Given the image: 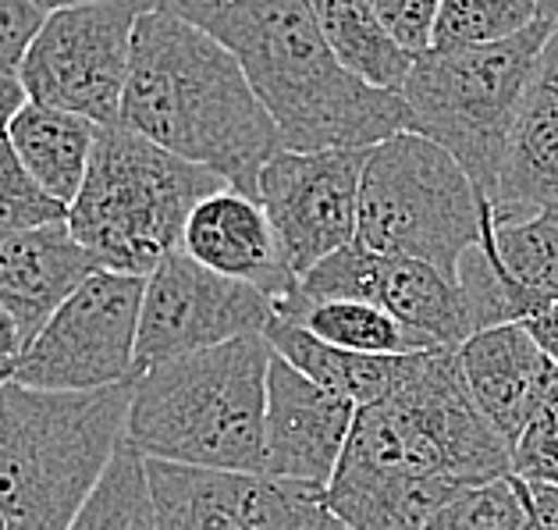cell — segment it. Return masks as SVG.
I'll use <instances>...</instances> for the list:
<instances>
[{
	"label": "cell",
	"instance_id": "6da1fadb",
	"mask_svg": "<svg viewBox=\"0 0 558 530\" xmlns=\"http://www.w3.org/2000/svg\"><path fill=\"white\" fill-rule=\"evenodd\" d=\"M512 473V448L476 406L459 349H427L395 396L360 406L328 509L349 530H424L456 487Z\"/></svg>",
	"mask_w": 558,
	"mask_h": 530
},
{
	"label": "cell",
	"instance_id": "7a4b0ae2",
	"mask_svg": "<svg viewBox=\"0 0 558 530\" xmlns=\"http://www.w3.org/2000/svg\"><path fill=\"white\" fill-rule=\"evenodd\" d=\"M225 44L275 118L284 149H374L410 132L402 93L338 64L313 0H154Z\"/></svg>",
	"mask_w": 558,
	"mask_h": 530
},
{
	"label": "cell",
	"instance_id": "3957f363",
	"mask_svg": "<svg viewBox=\"0 0 558 530\" xmlns=\"http://www.w3.org/2000/svg\"><path fill=\"white\" fill-rule=\"evenodd\" d=\"M118 125L221 174L246 196L260 193L264 168L284 149L235 53L165 8H149L135 22Z\"/></svg>",
	"mask_w": 558,
	"mask_h": 530
},
{
	"label": "cell",
	"instance_id": "277c9868",
	"mask_svg": "<svg viewBox=\"0 0 558 530\" xmlns=\"http://www.w3.org/2000/svg\"><path fill=\"white\" fill-rule=\"evenodd\" d=\"M270 360V338L246 335L140 374L125 438L160 463L264 473Z\"/></svg>",
	"mask_w": 558,
	"mask_h": 530
},
{
	"label": "cell",
	"instance_id": "5b68a950",
	"mask_svg": "<svg viewBox=\"0 0 558 530\" xmlns=\"http://www.w3.org/2000/svg\"><path fill=\"white\" fill-rule=\"evenodd\" d=\"M132 385L75 396L0 385V530H68L125 438Z\"/></svg>",
	"mask_w": 558,
	"mask_h": 530
},
{
	"label": "cell",
	"instance_id": "8992f818",
	"mask_svg": "<svg viewBox=\"0 0 558 530\" xmlns=\"http://www.w3.org/2000/svg\"><path fill=\"white\" fill-rule=\"evenodd\" d=\"M221 189H228L221 174L189 165L125 125H107L83 193L68 207V228L104 270L149 278L182 250L193 210Z\"/></svg>",
	"mask_w": 558,
	"mask_h": 530
},
{
	"label": "cell",
	"instance_id": "52a82bcc",
	"mask_svg": "<svg viewBox=\"0 0 558 530\" xmlns=\"http://www.w3.org/2000/svg\"><path fill=\"white\" fill-rule=\"evenodd\" d=\"M551 29L555 22L544 19L492 47L430 50L416 58L402 89L410 104V132L445 146L487 203L498 196L515 115Z\"/></svg>",
	"mask_w": 558,
	"mask_h": 530
},
{
	"label": "cell",
	"instance_id": "ba28073f",
	"mask_svg": "<svg viewBox=\"0 0 558 530\" xmlns=\"http://www.w3.org/2000/svg\"><path fill=\"white\" fill-rule=\"evenodd\" d=\"M492 203L466 168L420 132L371 149L360 189V242L380 256H410L459 281V261L484 242Z\"/></svg>",
	"mask_w": 558,
	"mask_h": 530
},
{
	"label": "cell",
	"instance_id": "9c48e42d",
	"mask_svg": "<svg viewBox=\"0 0 558 530\" xmlns=\"http://www.w3.org/2000/svg\"><path fill=\"white\" fill-rule=\"evenodd\" d=\"M143 292L146 278L100 267L22 349L4 382L53 396L104 392L135 382Z\"/></svg>",
	"mask_w": 558,
	"mask_h": 530
},
{
	"label": "cell",
	"instance_id": "30bf717a",
	"mask_svg": "<svg viewBox=\"0 0 558 530\" xmlns=\"http://www.w3.org/2000/svg\"><path fill=\"white\" fill-rule=\"evenodd\" d=\"M149 8L154 0H107L50 11L19 72L29 100L83 115L100 129L118 125L135 22Z\"/></svg>",
	"mask_w": 558,
	"mask_h": 530
},
{
	"label": "cell",
	"instance_id": "8fae6325",
	"mask_svg": "<svg viewBox=\"0 0 558 530\" xmlns=\"http://www.w3.org/2000/svg\"><path fill=\"white\" fill-rule=\"evenodd\" d=\"M275 321V299L250 281L217 275L185 250H174L146 278L135 377L154 366L217 349L246 335H264Z\"/></svg>",
	"mask_w": 558,
	"mask_h": 530
},
{
	"label": "cell",
	"instance_id": "7c38bea8",
	"mask_svg": "<svg viewBox=\"0 0 558 530\" xmlns=\"http://www.w3.org/2000/svg\"><path fill=\"white\" fill-rule=\"evenodd\" d=\"M371 149H281L256 200L275 225L295 278L360 239V189Z\"/></svg>",
	"mask_w": 558,
	"mask_h": 530
},
{
	"label": "cell",
	"instance_id": "4fadbf2b",
	"mask_svg": "<svg viewBox=\"0 0 558 530\" xmlns=\"http://www.w3.org/2000/svg\"><path fill=\"white\" fill-rule=\"evenodd\" d=\"M160 530H320L324 492L267 473L203 470L146 459Z\"/></svg>",
	"mask_w": 558,
	"mask_h": 530
},
{
	"label": "cell",
	"instance_id": "5bb4252c",
	"mask_svg": "<svg viewBox=\"0 0 558 530\" xmlns=\"http://www.w3.org/2000/svg\"><path fill=\"white\" fill-rule=\"evenodd\" d=\"M360 406L310 382L275 352L267 377V463L264 473L324 492L338 473Z\"/></svg>",
	"mask_w": 558,
	"mask_h": 530
},
{
	"label": "cell",
	"instance_id": "9a60e30c",
	"mask_svg": "<svg viewBox=\"0 0 558 530\" xmlns=\"http://www.w3.org/2000/svg\"><path fill=\"white\" fill-rule=\"evenodd\" d=\"M182 250L217 275L256 285L275 303L289 299L299 285L264 203L231 185L207 196L193 210Z\"/></svg>",
	"mask_w": 558,
	"mask_h": 530
},
{
	"label": "cell",
	"instance_id": "2e32d148",
	"mask_svg": "<svg viewBox=\"0 0 558 530\" xmlns=\"http://www.w3.org/2000/svg\"><path fill=\"white\" fill-rule=\"evenodd\" d=\"M97 270V256L75 239L68 221L0 236V303L19 321L22 342L29 346Z\"/></svg>",
	"mask_w": 558,
	"mask_h": 530
},
{
	"label": "cell",
	"instance_id": "e0dca14e",
	"mask_svg": "<svg viewBox=\"0 0 558 530\" xmlns=\"http://www.w3.org/2000/svg\"><path fill=\"white\" fill-rule=\"evenodd\" d=\"M459 363L476 406L506 445L515 448L555 385L558 366L523 324H498V328L476 332L470 342L459 346Z\"/></svg>",
	"mask_w": 558,
	"mask_h": 530
},
{
	"label": "cell",
	"instance_id": "ac0fdd59",
	"mask_svg": "<svg viewBox=\"0 0 558 530\" xmlns=\"http://www.w3.org/2000/svg\"><path fill=\"white\" fill-rule=\"evenodd\" d=\"M558 207V22L530 75L501 165L495 214Z\"/></svg>",
	"mask_w": 558,
	"mask_h": 530
},
{
	"label": "cell",
	"instance_id": "d6986e66",
	"mask_svg": "<svg viewBox=\"0 0 558 530\" xmlns=\"http://www.w3.org/2000/svg\"><path fill=\"white\" fill-rule=\"evenodd\" d=\"M270 346L281 360H289L295 371H303L310 382L338 392L356 406H374L395 396L413 377L424 352H405V357H374V352H349L324 338L299 328L295 321L278 317L267 324Z\"/></svg>",
	"mask_w": 558,
	"mask_h": 530
},
{
	"label": "cell",
	"instance_id": "ffe728a7",
	"mask_svg": "<svg viewBox=\"0 0 558 530\" xmlns=\"http://www.w3.org/2000/svg\"><path fill=\"white\" fill-rule=\"evenodd\" d=\"M8 140L15 146L25 171L44 185V193L64 203V207H72L89 174L100 125L83 115L29 100L19 111V118L11 121Z\"/></svg>",
	"mask_w": 558,
	"mask_h": 530
},
{
	"label": "cell",
	"instance_id": "44dd1931",
	"mask_svg": "<svg viewBox=\"0 0 558 530\" xmlns=\"http://www.w3.org/2000/svg\"><path fill=\"white\" fill-rule=\"evenodd\" d=\"M377 306L427 338L434 349H459L473 338V321L459 281L424 261L380 256Z\"/></svg>",
	"mask_w": 558,
	"mask_h": 530
},
{
	"label": "cell",
	"instance_id": "7402d4cb",
	"mask_svg": "<svg viewBox=\"0 0 558 530\" xmlns=\"http://www.w3.org/2000/svg\"><path fill=\"white\" fill-rule=\"evenodd\" d=\"M313 11L328 36V47L349 75L374 89H405L416 58L395 44L385 22L374 15L371 0H313Z\"/></svg>",
	"mask_w": 558,
	"mask_h": 530
},
{
	"label": "cell",
	"instance_id": "603a6c76",
	"mask_svg": "<svg viewBox=\"0 0 558 530\" xmlns=\"http://www.w3.org/2000/svg\"><path fill=\"white\" fill-rule=\"evenodd\" d=\"M278 317L295 321L299 328L324 338L349 352H374V357H405V352L434 349L427 338L405 328L399 317H391L385 306L360 303V299H331V303H310L295 292L275 303Z\"/></svg>",
	"mask_w": 558,
	"mask_h": 530
},
{
	"label": "cell",
	"instance_id": "cb8c5ba5",
	"mask_svg": "<svg viewBox=\"0 0 558 530\" xmlns=\"http://www.w3.org/2000/svg\"><path fill=\"white\" fill-rule=\"evenodd\" d=\"M484 246L541 310L558 303V207L530 214L492 210Z\"/></svg>",
	"mask_w": 558,
	"mask_h": 530
},
{
	"label": "cell",
	"instance_id": "d4e9b609",
	"mask_svg": "<svg viewBox=\"0 0 558 530\" xmlns=\"http://www.w3.org/2000/svg\"><path fill=\"white\" fill-rule=\"evenodd\" d=\"M68 530H160L146 456L121 438Z\"/></svg>",
	"mask_w": 558,
	"mask_h": 530
},
{
	"label": "cell",
	"instance_id": "484cf974",
	"mask_svg": "<svg viewBox=\"0 0 558 530\" xmlns=\"http://www.w3.org/2000/svg\"><path fill=\"white\" fill-rule=\"evenodd\" d=\"M544 19L548 15H544L537 0H441L430 50L448 53V50L492 47L501 44V39L526 33L530 25H537Z\"/></svg>",
	"mask_w": 558,
	"mask_h": 530
},
{
	"label": "cell",
	"instance_id": "4316f807",
	"mask_svg": "<svg viewBox=\"0 0 558 530\" xmlns=\"http://www.w3.org/2000/svg\"><path fill=\"white\" fill-rule=\"evenodd\" d=\"M377 275L380 253L366 250L363 242H349L328 261L310 267L295 285L299 299L310 303H331V299H360V303H377Z\"/></svg>",
	"mask_w": 558,
	"mask_h": 530
},
{
	"label": "cell",
	"instance_id": "83f0119b",
	"mask_svg": "<svg viewBox=\"0 0 558 530\" xmlns=\"http://www.w3.org/2000/svg\"><path fill=\"white\" fill-rule=\"evenodd\" d=\"M58 221H68V207L44 193V185L25 171L8 135H0V236Z\"/></svg>",
	"mask_w": 558,
	"mask_h": 530
},
{
	"label": "cell",
	"instance_id": "f1b7e54d",
	"mask_svg": "<svg viewBox=\"0 0 558 530\" xmlns=\"http://www.w3.org/2000/svg\"><path fill=\"white\" fill-rule=\"evenodd\" d=\"M512 473L523 481L558 484V377L512 448Z\"/></svg>",
	"mask_w": 558,
	"mask_h": 530
},
{
	"label": "cell",
	"instance_id": "f546056e",
	"mask_svg": "<svg viewBox=\"0 0 558 530\" xmlns=\"http://www.w3.org/2000/svg\"><path fill=\"white\" fill-rule=\"evenodd\" d=\"M371 8L402 50H410L413 58L430 53L441 0H371Z\"/></svg>",
	"mask_w": 558,
	"mask_h": 530
},
{
	"label": "cell",
	"instance_id": "4dcf8cb0",
	"mask_svg": "<svg viewBox=\"0 0 558 530\" xmlns=\"http://www.w3.org/2000/svg\"><path fill=\"white\" fill-rule=\"evenodd\" d=\"M47 22L36 0H0V75H19L33 39Z\"/></svg>",
	"mask_w": 558,
	"mask_h": 530
},
{
	"label": "cell",
	"instance_id": "1f68e13d",
	"mask_svg": "<svg viewBox=\"0 0 558 530\" xmlns=\"http://www.w3.org/2000/svg\"><path fill=\"white\" fill-rule=\"evenodd\" d=\"M530 513H534V530H558V484L526 481Z\"/></svg>",
	"mask_w": 558,
	"mask_h": 530
},
{
	"label": "cell",
	"instance_id": "d6a6232c",
	"mask_svg": "<svg viewBox=\"0 0 558 530\" xmlns=\"http://www.w3.org/2000/svg\"><path fill=\"white\" fill-rule=\"evenodd\" d=\"M523 328L534 335V342L548 352L551 357V363L558 366V303H551V306H544L541 314H534V317H526L523 321Z\"/></svg>",
	"mask_w": 558,
	"mask_h": 530
},
{
	"label": "cell",
	"instance_id": "836d02e7",
	"mask_svg": "<svg viewBox=\"0 0 558 530\" xmlns=\"http://www.w3.org/2000/svg\"><path fill=\"white\" fill-rule=\"evenodd\" d=\"M22 332H19V321L8 314V306L0 303V382L8 377V371L15 366V360L22 357Z\"/></svg>",
	"mask_w": 558,
	"mask_h": 530
},
{
	"label": "cell",
	"instance_id": "e575fe53",
	"mask_svg": "<svg viewBox=\"0 0 558 530\" xmlns=\"http://www.w3.org/2000/svg\"><path fill=\"white\" fill-rule=\"evenodd\" d=\"M29 104V93H25L19 75H0V135H8L11 121L19 118L22 107Z\"/></svg>",
	"mask_w": 558,
	"mask_h": 530
},
{
	"label": "cell",
	"instance_id": "d590c367",
	"mask_svg": "<svg viewBox=\"0 0 558 530\" xmlns=\"http://www.w3.org/2000/svg\"><path fill=\"white\" fill-rule=\"evenodd\" d=\"M39 8L47 11H64V8H86V4H107V0H36Z\"/></svg>",
	"mask_w": 558,
	"mask_h": 530
},
{
	"label": "cell",
	"instance_id": "8d00e7d4",
	"mask_svg": "<svg viewBox=\"0 0 558 530\" xmlns=\"http://www.w3.org/2000/svg\"><path fill=\"white\" fill-rule=\"evenodd\" d=\"M537 4L544 8V15L548 19H558V0H537Z\"/></svg>",
	"mask_w": 558,
	"mask_h": 530
},
{
	"label": "cell",
	"instance_id": "74e56055",
	"mask_svg": "<svg viewBox=\"0 0 558 530\" xmlns=\"http://www.w3.org/2000/svg\"><path fill=\"white\" fill-rule=\"evenodd\" d=\"M320 530H349V527H345L342 520H338V516H335V513H331V516H328V520H324V527H320Z\"/></svg>",
	"mask_w": 558,
	"mask_h": 530
}]
</instances>
